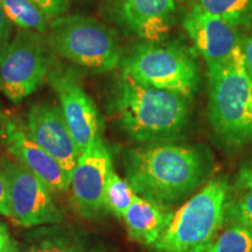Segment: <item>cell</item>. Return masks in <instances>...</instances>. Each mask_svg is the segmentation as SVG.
Instances as JSON below:
<instances>
[{
  "label": "cell",
  "mask_w": 252,
  "mask_h": 252,
  "mask_svg": "<svg viewBox=\"0 0 252 252\" xmlns=\"http://www.w3.org/2000/svg\"><path fill=\"white\" fill-rule=\"evenodd\" d=\"M210 124L216 137L230 147L252 143V80L243 50L230 61L208 69Z\"/></svg>",
  "instance_id": "cell-3"
},
{
  "label": "cell",
  "mask_w": 252,
  "mask_h": 252,
  "mask_svg": "<svg viewBox=\"0 0 252 252\" xmlns=\"http://www.w3.org/2000/svg\"><path fill=\"white\" fill-rule=\"evenodd\" d=\"M46 39L34 31H19L0 46V90L13 103L42 86L50 71Z\"/></svg>",
  "instance_id": "cell-7"
},
{
  "label": "cell",
  "mask_w": 252,
  "mask_h": 252,
  "mask_svg": "<svg viewBox=\"0 0 252 252\" xmlns=\"http://www.w3.org/2000/svg\"><path fill=\"white\" fill-rule=\"evenodd\" d=\"M1 137L6 149L18 162L41 179L53 193H63L70 187V178L50 154L40 147L26 131L11 119H5Z\"/></svg>",
  "instance_id": "cell-14"
},
{
  "label": "cell",
  "mask_w": 252,
  "mask_h": 252,
  "mask_svg": "<svg viewBox=\"0 0 252 252\" xmlns=\"http://www.w3.org/2000/svg\"><path fill=\"white\" fill-rule=\"evenodd\" d=\"M0 215L11 219V209H9L7 194V182H6L4 166H2L1 161H0Z\"/></svg>",
  "instance_id": "cell-23"
},
{
  "label": "cell",
  "mask_w": 252,
  "mask_h": 252,
  "mask_svg": "<svg viewBox=\"0 0 252 252\" xmlns=\"http://www.w3.org/2000/svg\"><path fill=\"white\" fill-rule=\"evenodd\" d=\"M123 72L146 87L172 91L191 98L200 83L194 56L178 43L141 41L132 47L121 63Z\"/></svg>",
  "instance_id": "cell-5"
},
{
  "label": "cell",
  "mask_w": 252,
  "mask_h": 252,
  "mask_svg": "<svg viewBox=\"0 0 252 252\" xmlns=\"http://www.w3.org/2000/svg\"><path fill=\"white\" fill-rule=\"evenodd\" d=\"M182 24L195 48L207 62L208 69L224 64L243 50L236 27L197 6L194 5L187 12Z\"/></svg>",
  "instance_id": "cell-11"
},
{
  "label": "cell",
  "mask_w": 252,
  "mask_h": 252,
  "mask_svg": "<svg viewBox=\"0 0 252 252\" xmlns=\"http://www.w3.org/2000/svg\"><path fill=\"white\" fill-rule=\"evenodd\" d=\"M137 196L127 181L123 180L115 171L110 172L105 186V204L108 209L119 217L125 215L127 208L131 206Z\"/></svg>",
  "instance_id": "cell-19"
},
{
  "label": "cell",
  "mask_w": 252,
  "mask_h": 252,
  "mask_svg": "<svg viewBox=\"0 0 252 252\" xmlns=\"http://www.w3.org/2000/svg\"><path fill=\"white\" fill-rule=\"evenodd\" d=\"M195 6L217 15L234 27L252 20V0H194Z\"/></svg>",
  "instance_id": "cell-18"
},
{
  "label": "cell",
  "mask_w": 252,
  "mask_h": 252,
  "mask_svg": "<svg viewBox=\"0 0 252 252\" xmlns=\"http://www.w3.org/2000/svg\"><path fill=\"white\" fill-rule=\"evenodd\" d=\"M47 80L58 94L63 117L82 154L94 139L100 137L98 110L71 72L50 69Z\"/></svg>",
  "instance_id": "cell-10"
},
{
  "label": "cell",
  "mask_w": 252,
  "mask_h": 252,
  "mask_svg": "<svg viewBox=\"0 0 252 252\" xmlns=\"http://www.w3.org/2000/svg\"><path fill=\"white\" fill-rule=\"evenodd\" d=\"M229 187L225 180L210 181L173 213L161 237L153 245L157 252H204L215 242L224 222Z\"/></svg>",
  "instance_id": "cell-4"
},
{
  "label": "cell",
  "mask_w": 252,
  "mask_h": 252,
  "mask_svg": "<svg viewBox=\"0 0 252 252\" xmlns=\"http://www.w3.org/2000/svg\"><path fill=\"white\" fill-rule=\"evenodd\" d=\"M243 54H244L245 69H247L248 75L252 80V34L244 41Z\"/></svg>",
  "instance_id": "cell-27"
},
{
  "label": "cell",
  "mask_w": 252,
  "mask_h": 252,
  "mask_svg": "<svg viewBox=\"0 0 252 252\" xmlns=\"http://www.w3.org/2000/svg\"><path fill=\"white\" fill-rule=\"evenodd\" d=\"M7 182L11 220L23 226L56 224L63 220L61 210L45 182L20 162H2Z\"/></svg>",
  "instance_id": "cell-8"
},
{
  "label": "cell",
  "mask_w": 252,
  "mask_h": 252,
  "mask_svg": "<svg viewBox=\"0 0 252 252\" xmlns=\"http://www.w3.org/2000/svg\"><path fill=\"white\" fill-rule=\"evenodd\" d=\"M172 216V210L166 204L137 195L123 219L132 239L145 245H154L168 226Z\"/></svg>",
  "instance_id": "cell-15"
},
{
  "label": "cell",
  "mask_w": 252,
  "mask_h": 252,
  "mask_svg": "<svg viewBox=\"0 0 252 252\" xmlns=\"http://www.w3.org/2000/svg\"><path fill=\"white\" fill-rule=\"evenodd\" d=\"M112 169L108 147L98 137L78 158L70 180L72 207L83 217L93 219L106 208L105 186Z\"/></svg>",
  "instance_id": "cell-9"
},
{
  "label": "cell",
  "mask_w": 252,
  "mask_h": 252,
  "mask_svg": "<svg viewBox=\"0 0 252 252\" xmlns=\"http://www.w3.org/2000/svg\"><path fill=\"white\" fill-rule=\"evenodd\" d=\"M48 18H59L68 11L70 0H31Z\"/></svg>",
  "instance_id": "cell-22"
},
{
  "label": "cell",
  "mask_w": 252,
  "mask_h": 252,
  "mask_svg": "<svg viewBox=\"0 0 252 252\" xmlns=\"http://www.w3.org/2000/svg\"><path fill=\"white\" fill-rule=\"evenodd\" d=\"M108 11L126 33L160 42L172 30L176 6L174 0H110Z\"/></svg>",
  "instance_id": "cell-12"
},
{
  "label": "cell",
  "mask_w": 252,
  "mask_h": 252,
  "mask_svg": "<svg viewBox=\"0 0 252 252\" xmlns=\"http://www.w3.org/2000/svg\"><path fill=\"white\" fill-rule=\"evenodd\" d=\"M204 252H252V228L236 223Z\"/></svg>",
  "instance_id": "cell-20"
},
{
  "label": "cell",
  "mask_w": 252,
  "mask_h": 252,
  "mask_svg": "<svg viewBox=\"0 0 252 252\" xmlns=\"http://www.w3.org/2000/svg\"><path fill=\"white\" fill-rule=\"evenodd\" d=\"M126 181L138 196L168 204L202 184L207 162L197 147L173 143L147 144L125 154Z\"/></svg>",
  "instance_id": "cell-1"
},
{
  "label": "cell",
  "mask_w": 252,
  "mask_h": 252,
  "mask_svg": "<svg viewBox=\"0 0 252 252\" xmlns=\"http://www.w3.org/2000/svg\"><path fill=\"white\" fill-rule=\"evenodd\" d=\"M26 252H99L90 248L74 232L46 229L32 242Z\"/></svg>",
  "instance_id": "cell-17"
},
{
  "label": "cell",
  "mask_w": 252,
  "mask_h": 252,
  "mask_svg": "<svg viewBox=\"0 0 252 252\" xmlns=\"http://www.w3.org/2000/svg\"><path fill=\"white\" fill-rule=\"evenodd\" d=\"M236 186L241 189H252V161H249L242 166Z\"/></svg>",
  "instance_id": "cell-25"
},
{
  "label": "cell",
  "mask_w": 252,
  "mask_h": 252,
  "mask_svg": "<svg viewBox=\"0 0 252 252\" xmlns=\"http://www.w3.org/2000/svg\"><path fill=\"white\" fill-rule=\"evenodd\" d=\"M12 32V23L8 20L0 5V46L9 40Z\"/></svg>",
  "instance_id": "cell-26"
},
{
  "label": "cell",
  "mask_w": 252,
  "mask_h": 252,
  "mask_svg": "<svg viewBox=\"0 0 252 252\" xmlns=\"http://www.w3.org/2000/svg\"><path fill=\"white\" fill-rule=\"evenodd\" d=\"M45 39L55 54L89 71H111L121 63L122 52L116 34L93 18H56L50 23Z\"/></svg>",
  "instance_id": "cell-6"
},
{
  "label": "cell",
  "mask_w": 252,
  "mask_h": 252,
  "mask_svg": "<svg viewBox=\"0 0 252 252\" xmlns=\"http://www.w3.org/2000/svg\"><path fill=\"white\" fill-rule=\"evenodd\" d=\"M112 105L122 130L139 143L174 140L184 133L189 121L187 98L143 86L125 72L116 83Z\"/></svg>",
  "instance_id": "cell-2"
},
{
  "label": "cell",
  "mask_w": 252,
  "mask_h": 252,
  "mask_svg": "<svg viewBox=\"0 0 252 252\" xmlns=\"http://www.w3.org/2000/svg\"><path fill=\"white\" fill-rule=\"evenodd\" d=\"M0 121H1V112H0Z\"/></svg>",
  "instance_id": "cell-29"
},
{
  "label": "cell",
  "mask_w": 252,
  "mask_h": 252,
  "mask_svg": "<svg viewBox=\"0 0 252 252\" xmlns=\"http://www.w3.org/2000/svg\"><path fill=\"white\" fill-rule=\"evenodd\" d=\"M226 215L237 224L249 225L252 223V189H248L243 196L226 208Z\"/></svg>",
  "instance_id": "cell-21"
},
{
  "label": "cell",
  "mask_w": 252,
  "mask_h": 252,
  "mask_svg": "<svg viewBox=\"0 0 252 252\" xmlns=\"http://www.w3.org/2000/svg\"><path fill=\"white\" fill-rule=\"evenodd\" d=\"M0 5L8 20L21 30L45 33L52 23L31 0H0Z\"/></svg>",
  "instance_id": "cell-16"
},
{
  "label": "cell",
  "mask_w": 252,
  "mask_h": 252,
  "mask_svg": "<svg viewBox=\"0 0 252 252\" xmlns=\"http://www.w3.org/2000/svg\"><path fill=\"white\" fill-rule=\"evenodd\" d=\"M0 252H19L17 241L2 222H0Z\"/></svg>",
  "instance_id": "cell-24"
},
{
  "label": "cell",
  "mask_w": 252,
  "mask_h": 252,
  "mask_svg": "<svg viewBox=\"0 0 252 252\" xmlns=\"http://www.w3.org/2000/svg\"><path fill=\"white\" fill-rule=\"evenodd\" d=\"M28 135L58 161L70 178L81 153L59 105L35 104L27 115Z\"/></svg>",
  "instance_id": "cell-13"
},
{
  "label": "cell",
  "mask_w": 252,
  "mask_h": 252,
  "mask_svg": "<svg viewBox=\"0 0 252 252\" xmlns=\"http://www.w3.org/2000/svg\"><path fill=\"white\" fill-rule=\"evenodd\" d=\"M248 226H250V228H252V223H250V224H249Z\"/></svg>",
  "instance_id": "cell-28"
}]
</instances>
